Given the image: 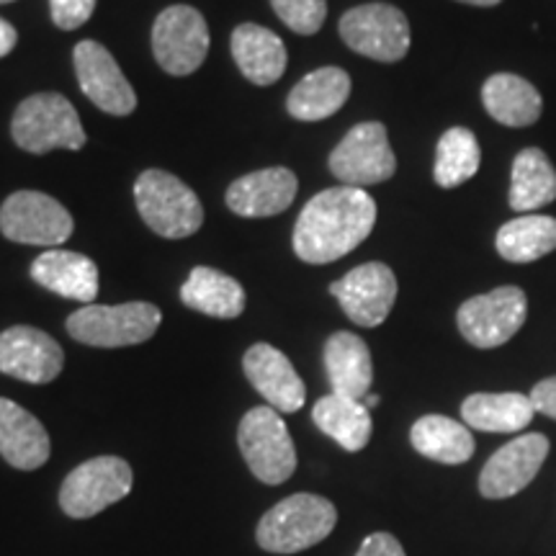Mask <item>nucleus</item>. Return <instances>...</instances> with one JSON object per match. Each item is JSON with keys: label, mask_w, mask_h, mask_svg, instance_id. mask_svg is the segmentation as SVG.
<instances>
[{"label": "nucleus", "mask_w": 556, "mask_h": 556, "mask_svg": "<svg viewBox=\"0 0 556 556\" xmlns=\"http://www.w3.org/2000/svg\"><path fill=\"white\" fill-rule=\"evenodd\" d=\"M377 225V201L364 189L336 186L307 201L294 227V253L312 266L353 253Z\"/></svg>", "instance_id": "nucleus-1"}, {"label": "nucleus", "mask_w": 556, "mask_h": 556, "mask_svg": "<svg viewBox=\"0 0 556 556\" xmlns=\"http://www.w3.org/2000/svg\"><path fill=\"white\" fill-rule=\"evenodd\" d=\"M336 523L338 510L328 497L299 492L270 507L255 539L270 554H299L328 539Z\"/></svg>", "instance_id": "nucleus-2"}, {"label": "nucleus", "mask_w": 556, "mask_h": 556, "mask_svg": "<svg viewBox=\"0 0 556 556\" xmlns=\"http://www.w3.org/2000/svg\"><path fill=\"white\" fill-rule=\"evenodd\" d=\"M11 137L21 150L31 155L80 150L88 139L78 111L60 93H37L21 101L13 111Z\"/></svg>", "instance_id": "nucleus-3"}, {"label": "nucleus", "mask_w": 556, "mask_h": 556, "mask_svg": "<svg viewBox=\"0 0 556 556\" xmlns=\"http://www.w3.org/2000/svg\"><path fill=\"white\" fill-rule=\"evenodd\" d=\"M144 225L165 240H184L204 225V206L184 180L165 170H144L135 184Z\"/></svg>", "instance_id": "nucleus-4"}, {"label": "nucleus", "mask_w": 556, "mask_h": 556, "mask_svg": "<svg viewBox=\"0 0 556 556\" xmlns=\"http://www.w3.org/2000/svg\"><path fill=\"white\" fill-rule=\"evenodd\" d=\"M163 315L150 302H127L116 307L86 304L67 317V332L83 345L127 348L155 336Z\"/></svg>", "instance_id": "nucleus-5"}, {"label": "nucleus", "mask_w": 556, "mask_h": 556, "mask_svg": "<svg viewBox=\"0 0 556 556\" xmlns=\"http://www.w3.org/2000/svg\"><path fill=\"white\" fill-rule=\"evenodd\" d=\"M240 454L263 484H283L296 469V448L274 407H253L238 428Z\"/></svg>", "instance_id": "nucleus-6"}, {"label": "nucleus", "mask_w": 556, "mask_h": 556, "mask_svg": "<svg viewBox=\"0 0 556 556\" xmlns=\"http://www.w3.org/2000/svg\"><path fill=\"white\" fill-rule=\"evenodd\" d=\"M135 475L119 456H96L75 467L60 486V507L70 518H93L131 492Z\"/></svg>", "instance_id": "nucleus-7"}, {"label": "nucleus", "mask_w": 556, "mask_h": 556, "mask_svg": "<svg viewBox=\"0 0 556 556\" xmlns=\"http://www.w3.org/2000/svg\"><path fill=\"white\" fill-rule=\"evenodd\" d=\"M338 31L353 52L377 62L405 60L413 41L407 16L392 3H364L345 11Z\"/></svg>", "instance_id": "nucleus-8"}, {"label": "nucleus", "mask_w": 556, "mask_h": 556, "mask_svg": "<svg viewBox=\"0 0 556 556\" xmlns=\"http://www.w3.org/2000/svg\"><path fill=\"white\" fill-rule=\"evenodd\" d=\"M330 173L340 186L366 189L384 184L397 173V157L389 144L387 127L381 122H361L330 152Z\"/></svg>", "instance_id": "nucleus-9"}, {"label": "nucleus", "mask_w": 556, "mask_h": 556, "mask_svg": "<svg viewBox=\"0 0 556 556\" xmlns=\"http://www.w3.org/2000/svg\"><path fill=\"white\" fill-rule=\"evenodd\" d=\"M528 317V296L518 287H497L471 296L456 312V325L464 340L482 351L505 345Z\"/></svg>", "instance_id": "nucleus-10"}, {"label": "nucleus", "mask_w": 556, "mask_h": 556, "mask_svg": "<svg viewBox=\"0 0 556 556\" xmlns=\"http://www.w3.org/2000/svg\"><path fill=\"white\" fill-rule=\"evenodd\" d=\"M73 217L58 199L39 191H16L0 206V232L21 245L58 248L73 235Z\"/></svg>", "instance_id": "nucleus-11"}, {"label": "nucleus", "mask_w": 556, "mask_h": 556, "mask_svg": "<svg viewBox=\"0 0 556 556\" xmlns=\"http://www.w3.org/2000/svg\"><path fill=\"white\" fill-rule=\"evenodd\" d=\"M152 52L168 75L186 78L204 65L208 54V26L191 5H170L152 26Z\"/></svg>", "instance_id": "nucleus-12"}, {"label": "nucleus", "mask_w": 556, "mask_h": 556, "mask_svg": "<svg viewBox=\"0 0 556 556\" xmlns=\"http://www.w3.org/2000/svg\"><path fill=\"white\" fill-rule=\"evenodd\" d=\"M330 294L358 328H379L397 302V276L384 263H364L332 283Z\"/></svg>", "instance_id": "nucleus-13"}, {"label": "nucleus", "mask_w": 556, "mask_h": 556, "mask_svg": "<svg viewBox=\"0 0 556 556\" xmlns=\"http://www.w3.org/2000/svg\"><path fill=\"white\" fill-rule=\"evenodd\" d=\"M73 62L80 90L103 114L129 116L137 109L135 88L124 78L122 67L116 65L106 47L93 39H83L80 45H75Z\"/></svg>", "instance_id": "nucleus-14"}, {"label": "nucleus", "mask_w": 556, "mask_h": 556, "mask_svg": "<svg viewBox=\"0 0 556 556\" xmlns=\"http://www.w3.org/2000/svg\"><path fill=\"white\" fill-rule=\"evenodd\" d=\"M65 353L45 330L13 325L0 332V374L26 384H50L62 374Z\"/></svg>", "instance_id": "nucleus-15"}, {"label": "nucleus", "mask_w": 556, "mask_h": 556, "mask_svg": "<svg viewBox=\"0 0 556 556\" xmlns=\"http://www.w3.org/2000/svg\"><path fill=\"white\" fill-rule=\"evenodd\" d=\"M548 456V438L526 433L505 443L479 475V492L486 500H505L523 492L536 479Z\"/></svg>", "instance_id": "nucleus-16"}, {"label": "nucleus", "mask_w": 556, "mask_h": 556, "mask_svg": "<svg viewBox=\"0 0 556 556\" xmlns=\"http://www.w3.org/2000/svg\"><path fill=\"white\" fill-rule=\"evenodd\" d=\"M242 368H245V377L255 387V392L266 397L268 407L278 409V413L302 409L307 392H304L296 368L291 366V361L278 348L268 343H255L253 348H248Z\"/></svg>", "instance_id": "nucleus-17"}, {"label": "nucleus", "mask_w": 556, "mask_h": 556, "mask_svg": "<svg viewBox=\"0 0 556 556\" xmlns=\"http://www.w3.org/2000/svg\"><path fill=\"white\" fill-rule=\"evenodd\" d=\"M299 180L289 168H266L235 180L227 189V206L248 219L287 212L296 199Z\"/></svg>", "instance_id": "nucleus-18"}, {"label": "nucleus", "mask_w": 556, "mask_h": 556, "mask_svg": "<svg viewBox=\"0 0 556 556\" xmlns=\"http://www.w3.org/2000/svg\"><path fill=\"white\" fill-rule=\"evenodd\" d=\"M52 443L41 422L29 409L0 397V456L13 469L34 471L45 467Z\"/></svg>", "instance_id": "nucleus-19"}, {"label": "nucleus", "mask_w": 556, "mask_h": 556, "mask_svg": "<svg viewBox=\"0 0 556 556\" xmlns=\"http://www.w3.org/2000/svg\"><path fill=\"white\" fill-rule=\"evenodd\" d=\"M31 278L52 294L90 304L99 296V268L83 253L47 250L31 263Z\"/></svg>", "instance_id": "nucleus-20"}, {"label": "nucleus", "mask_w": 556, "mask_h": 556, "mask_svg": "<svg viewBox=\"0 0 556 556\" xmlns=\"http://www.w3.org/2000/svg\"><path fill=\"white\" fill-rule=\"evenodd\" d=\"M482 103L492 119L510 129L533 127L544 111L539 88L513 73L490 75L482 86Z\"/></svg>", "instance_id": "nucleus-21"}, {"label": "nucleus", "mask_w": 556, "mask_h": 556, "mask_svg": "<svg viewBox=\"0 0 556 556\" xmlns=\"http://www.w3.org/2000/svg\"><path fill=\"white\" fill-rule=\"evenodd\" d=\"M325 368L332 394L364 402L371 392L374 364L368 345L353 332H336L325 343Z\"/></svg>", "instance_id": "nucleus-22"}, {"label": "nucleus", "mask_w": 556, "mask_h": 556, "mask_svg": "<svg viewBox=\"0 0 556 556\" xmlns=\"http://www.w3.org/2000/svg\"><path fill=\"white\" fill-rule=\"evenodd\" d=\"M229 47H232V58L240 73L255 86H274L287 70V45L266 26L240 24L232 31Z\"/></svg>", "instance_id": "nucleus-23"}, {"label": "nucleus", "mask_w": 556, "mask_h": 556, "mask_svg": "<svg viewBox=\"0 0 556 556\" xmlns=\"http://www.w3.org/2000/svg\"><path fill=\"white\" fill-rule=\"evenodd\" d=\"M348 96L351 75L340 67H319L291 88L287 111L299 122H323L345 106Z\"/></svg>", "instance_id": "nucleus-24"}, {"label": "nucleus", "mask_w": 556, "mask_h": 556, "mask_svg": "<svg viewBox=\"0 0 556 556\" xmlns=\"http://www.w3.org/2000/svg\"><path fill=\"white\" fill-rule=\"evenodd\" d=\"M180 299L189 309L208 317L235 319L245 312V289L240 287V281L208 266L191 270V276L180 287Z\"/></svg>", "instance_id": "nucleus-25"}, {"label": "nucleus", "mask_w": 556, "mask_h": 556, "mask_svg": "<svg viewBox=\"0 0 556 556\" xmlns=\"http://www.w3.org/2000/svg\"><path fill=\"white\" fill-rule=\"evenodd\" d=\"M533 402L528 394L503 392V394H471L464 400L462 417L464 426L484 430V433H518L526 426H531Z\"/></svg>", "instance_id": "nucleus-26"}, {"label": "nucleus", "mask_w": 556, "mask_h": 556, "mask_svg": "<svg viewBox=\"0 0 556 556\" xmlns=\"http://www.w3.org/2000/svg\"><path fill=\"white\" fill-rule=\"evenodd\" d=\"M409 441H413L417 454L430 458V462L448 464V467L469 462L477 448L471 430L446 415L420 417L409 430Z\"/></svg>", "instance_id": "nucleus-27"}, {"label": "nucleus", "mask_w": 556, "mask_h": 556, "mask_svg": "<svg viewBox=\"0 0 556 556\" xmlns=\"http://www.w3.org/2000/svg\"><path fill=\"white\" fill-rule=\"evenodd\" d=\"M312 420L323 430L325 435H330L340 448L348 454H356L364 451L371 441V413L364 402L340 397V394H328V397L317 400L315 409H312Z\"/></svg>", "instance_id": "nucleus-28"}, {"label": "nucleus", "mask_w": 556, "mask_h": 556, "mask_svg": "<svg viewBox=\"0 0 556 556\" xmlns=\"http://www.w3.org/2000/svg\"><path fill=\"white\" fill-rule=\"evenodd\" d=\"M556 201V170L544 150L526 148L513 160L510 206L518 214H536V208Z\"/></svg>", "instance_id": "nucleus-29"}, {"label": "nucleus", "mask_w": 556, "mask_h": 556, "mask_svg": "<svg viewBox=\"0 0 556 556\" xmlns=\"http://www.w3.org/2000/svg\"><path fill=\"white\" fill-rule=\"evenodd\" d=\"M495 248L507 263H533L556 250V219L546 214H520L497 229Z\"/></svg>", "instance_id": "nucleus-30"}, {"label": "nucleus", "mask_w": 556, "mask_h": 556, "mask_svg": "<svg viewBox=\"0 0 556 556\" xmlns=\"http://www.w3.org/2000/svg\"><path fill=\"white\" fill-rule=\"evenodd\" d=\"M479 163H482V150L475 131L467 127H451L443 131L435 148L433 178L441 189H456L477 176Z\"/></svg>", "instance_id": "nucleus-31"}, {"label": "nucleus", "mask_w": 556, "mask_h": 556, "mask_svg": "<svg viewBox=\"0 0 556 556\" xmlns=\"http://www.w3.org/2000/svg\"><path fill=\"white\" fill-rule=\"evenodd\" d=\"M276 16L294 34L312 37L328 18V0H270Z\"/></svg>", "instance_id": "nucleus-32"}, {"label": "nucleus", "mask_w": 556, "mask_h": 556, "mask_svg": "<svg viewBox=\"0 0 556 556\" xmlns=\"http://www.w3.org/2000/svg\"><path fill=\"white\" fill-rule=\"evenodd\" d=\"M50 11L58 29L75 31L93 16L96 0H50Z\"/></svg>", "instance_id": "nucleus-33"}, {"label": "nucleus", "mask_w": 556, "mask_h": 556, "mask_svg": "<svg viewBox=\"0 0 556 556\" xmlns=\"http://www.w3.org/2000/svg\"><path fill=\"white\" fill-rule=\"evenodd\" d=\"M356 556H405V548H402V544L392 533L379 531L364 539Z\"/></svg>", "instance_id": "nucleus-34"}, {"label": "nucleus", "mask_w": 556, "mask_h": 556, "mask_svg": "<svg viewBox=\"0 0 556 556\" xmlns=\"http://www.w3.org/2000/svg\"><path fill=\"white\" fill-rule=\"evenodd\" d=\"M528 397H531L533 409H536V413L556 420V377L539 381V384L531 389V394H528Z\"/></svg>", "instance_id": "nucleus-35"}, {"label": "nucleus", "mask_w": 556, "mask_h": 556, "mask_svg": "<svg viewBox=\"0 0 556 556\" xmlns=\"http://www.w3.org/2000/svg\"><path fill=\"white\" fill-rule=\"evenodd\" d=\"M16 45H18V31L13 29V24H9V21L0 18V60H3L5 54H11Z\"/></svg>", "instance_id": "nucleus-36"}, {"label": "nucleus", "mask_w": 556, "mask_h": 556, "mask_svg": "<svg viewBox=\"0 0 556 556\" xmlns=\"http://www.w3.org/2000/svg\"><path fill=\"white\" fill-rule=\"evenodd\" d=\"M458 3L477 5V9H492V5H500V3H503V0H458Z\"/></svg>", "instance_id": "nucleus-37"}, {"label": "nucleus", "mask_w": 556, "mask_h": 556, "mask_svg": "<svg viewBox=\"0 0 556 556\" xmlns=\"http://www.w3.org/2000/svg\"><path fill=\"white\" fill-rule=\"evenodd\" d=\"M379 402H381L379 394H371V392H368V394H366V400H364V405H366L368 409H371V407H377Z\"/></svg>", "instance_id": "nucleus-38"}, {"label": "nucleus", "mask_w": 556, "mask_h": 556, "mask_svg": "<svg viewBox=\"0 0 556 556\" xmlns=\"http://www.w3.org/2000/svg\"><path fill=\"white\" fill-rule=\"evenodd\" d=\"M5 3H13V0H0V5H5Z\"/></svg>", "instance_id": "nucleus-39"}]
</instances>
